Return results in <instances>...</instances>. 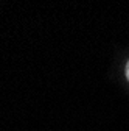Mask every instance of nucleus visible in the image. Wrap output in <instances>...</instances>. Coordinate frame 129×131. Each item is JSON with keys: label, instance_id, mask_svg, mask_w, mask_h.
<instances>
[{"label": "nucleus", "instance_id": "f257e3e1", "mask_svg": "<svg viewBox=\"0 0 129 131\" xmlns=\"http://www.w3.org/2000/svg\"><path fill=\"white\" fill-rule=\"evenodd\" d=\"M126 77H127V80H129V61H127V64H126Z\"/></svg>", "mask_w": 129, "mask_h": 131}]
</instances>
